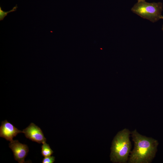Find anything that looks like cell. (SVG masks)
Instances as JSON below:
<instances>
[{"instance_id":"cell-1","label":"cell","mask_w":163,"mask_h":163,"mask_svg":"<svg viewBox=\"0 0 163 163\" xmlns=\"http://www.w3.org/2000/svg\"><path fill=\"white\" fill-rule=\"evenodd\" d=\"M134 148L130 152L129 163H150L155 156L158 145V141L139 134L134 130L131 133Z\"/></svg>"},{"instance_id":"cell-2","label":"cell","mask_w":163,"mask_h":163,"mask_svg":"<svg viewBox=\"0 0 163 163\" xmlns=\"http://www.w3.org/2000/svg\"><path fill=\"white\" fill-rule=\"evenodd\" d=\"M129 130L125 128L118 132L113 139L110 158L113 163H125L131 152V142Z\"/></svg>"},{"instance_id":"cell-3","label":"cell","mask_w":163,"mask_h":163,"mask_svg":"<svg viewBox=\"0 0 163 163\" xmlns=\"http://www.w3.org/2000/svg\"><path fill=\"white\" fill-rule=\"evenodd\" d=\"M161 2H148L145 0L137 1L131 8V11L141 17L154 23L163 19Z\"/></svg>"},{"instance_id":"cell-4","label":"cell","mask_w":163,"mask_h":163,"mask_svg":"<svg viewBox=\"0 0 163 163\" xmlns=\"http://www.w3.org/2000/svg\"><path fill=\"white\" fill-rule=\"evenodd\" d=\"M9 146L12 151L15 160L19 163H25V158L29 152L27 145L20 143L18 140L10 142Z\"/></svg>"},{"instance_id":"cell-5","label":"cell","mask_w":163,"mask_h":163,"mask_svg":"<svg viewBox=\"0 0 163 163\" xmlns=\"http://www.w3.org/2000/svg\"><path fill=\"white\" fill-rule=\"evenodd\" d=\"M25 137L31 141L38 143L46 142V139L41 129L33 123L23 130Z\"/></svg>"},{"instance_id":"cell-6","label":"cell","mask_w":163,"mask_h":163,"mask_svg":"<svg viewBox=\"0 0 163 163\" xmlns=\"http://www.w3.org/2000/svg\"><path fill=\"white\" fill-rule=\"evenodd\" d=\"M23 133V131L18 129L13 125L5 120L2 122L0 127V136L7 140L12 141L13 138L18 134Z\"/></svg>"},{"instance_id":"cell-7","label":"cell","mask_w":163,"mask_h":163,"mask_svg":"<svg viewBox=\"0 0 163 163\" xmlns=\"http://www.w3.org/2000/svg\"><path fill=\"white\" fill-rule=\"evenodd\" d=\"M41 146V153L44 157L51 156L53 152L50 148L49 144L45 142L42 143Z\"/></svg>"},{"instance_id":"cell-8","label":"cell","mask_w":163,"mask_h":163,"mask_svg":"<svg viewBox=\"0 0 163 163\" xmlns=\"http://www.w3.org/2000/svg\"><path fill=\"white\" fill-rule=\"evenodd\" d=\"M18 8L17 5L14 7L12 9L7 11H5L2 9L1 6L0 7V21L3 20L5 18L6 16L9 13L15 11Z\"/></svg>"},{"instance_id":"cell-9","label":"cell","mask_w":163,"mask_h":163,"mask_svg":"<svg viewBox=\"0 0 163 163\" xmlns=\"http://www.w3.org/2000/svg\"><path fill=\"white\" fill-rule=\"evenodd\" d=\"M55 157L53 156H48L44 157L43 159L42 163H53L55 161Z\"/></svg>"},{"instance_id":"cell-10","label":"cell","mask_w":163,"mask_h":163,"mask_svg":"<svg viewBox=\"0 0 163 163\" xmlns=\"http://www.w3.org/2000/svg\"><path fill=\"white\" fill-rule=\"evenodd\" d=\"M162 30L163 31V25L162 26Z\"/></svg>"},{"instance_id":"cell-11","label":"cell","mask_w":163,"mask_h":163,"mask_svg":"<svg viewBox=\"0 0 163 163\" xmlns=\"http://www.w3.org/2000/svg\"><path fill=\"white\" fill-rule=\"evenodd\" d=\"M140 0H137V1H140Z\"/></svg>"}]
</instances>
